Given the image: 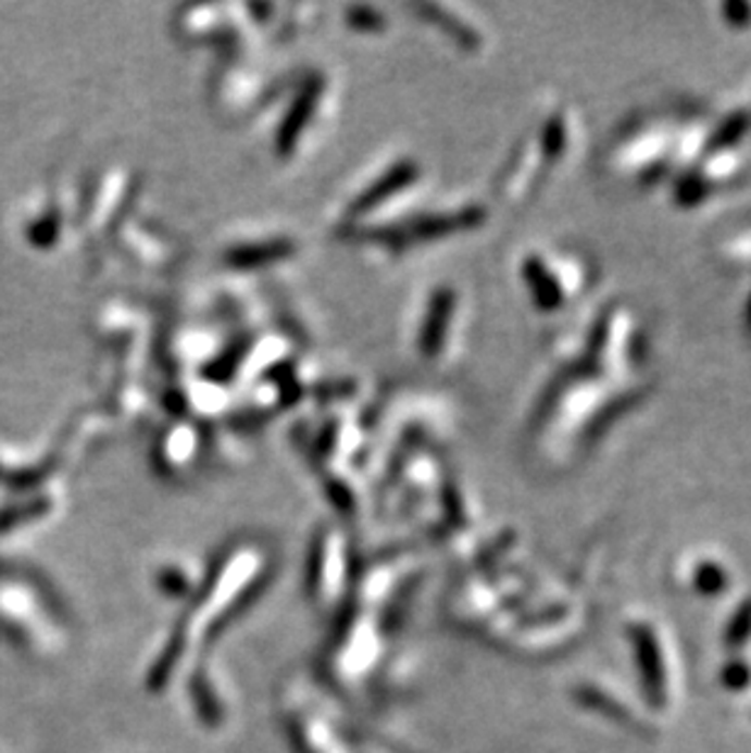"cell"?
Segmentation results:
<instances>
[{"instance_id":"obj_1","label":"cell","mask_w":751,"mask_h":753,"mask_svg":"<svg viewBox=\"0 0 751 753\" xmlns=\"http://www.w3.org/2000/svg\"><path fill=\"white\" fill-rule=\"evenodd\" d=\"M635 647H637V661L642 668L644 686L649 688L654 698V705H661V690H664V670H661V658L656 641L649 629H635Z\"/></svg>"},{"instance_id":"obj_2","label":"cell","mask_w":751,"mask_h":753,"mask_svg":"<svg viewBox=\"0 0 751 753\" xmlns=\"http://www.w3.org/2000/svg\"><path fill=\"white\" fill-rule=\"evenodd\" d=\"M751 635V602L739 607V612L733 619V627L727 631V644L739 647V641H744Z\"/></svg>"},{"instance_id":"obj_3","label":"cell","mask_w":751,"mask_h":753,"mask_svg":"<svg viewBox=\"0 0 751 753\" xmlns=\"http://www.w3.org/2000/svg\"><path fill=\"white\" fill-rule=\"evenodd\" d=\"M723 574L715 568H705V576H700L698 578V588L700 590H705V592H717L719 588H723Z\"/></svg>"}]
</instances>
